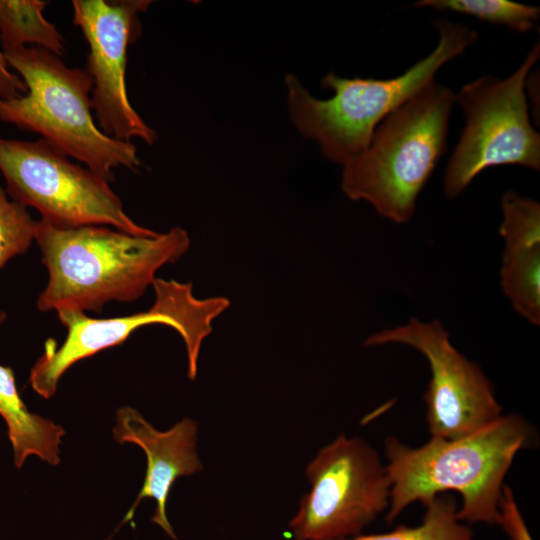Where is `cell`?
<instances>
[{
  "instance_id": "1",
  "label": "cell",
  "mask_w": 540,
  "mask_h": 540,
  "mask_svg": "<svg viewBox=\"0 0 540 540\" xmlns=\"http://www.w3.org/2000/svg\"><path fill=\"white\" fill-rule=\"evenodd\" d=\"M536 442L530 423L518 414L501 415L461 437H431L418 447L396 437L384 441L391 480L385 520L392 523L414 502L427 505L436 496H461L457 519L465 524L498 525L504 478L516 454Z\"/></svg>"
},
{
  "instance_id": "2",
  "label": "cell",
  "mask_w": 540,
  "mask_h": 540,
  "mask_svg": "<svg viewBox=\"0 0 540 540\" xmlns=\"http://www.w3.org/2000/svg\"><path fill=\"white\" fill-rule=\"evenodd\" d=\"M35 241L49 275L37 299L43 312H101L110 301H135L163 265L178 261L190 247L180 227L136 236L100 225L58 228L41 219Z\"/></svg>"
},
{
  "instance_id": "3",
  "label": "cell",
  "mask_w": 540,
  "mask_h": 540,
  "mask_svg": "<svg viewBox=\"0 0 540 540\" xmlns=\"http://www.w3.org/2000/svg\"><path fill=\"white\" fill-rule=\"evenodd\" d=\"M433 25L439 35L436 48L399 76L365 79L329 73L321 83L334 95L322 100L312 96L294 75H286L290 117L298 131L315 140L334 163L344 166L358 156L386 116L434 81L446 62L478 39L475 30L447 19H437Z\"/></svg>"
},
{
  "instance_id": "4",
  "label": "cell",
  "mask_w": 540,
  "mask_h": 540,
  "mask_svg": "<svg viewBox=\"0 0 540 540\" xmlns=\"http://www.w3.org/2000/svg\"><path fill=\"white\" fill-rule=\"evenodd\" d=\"M455 93L435 81L386 116L367 147L343 166L341 188L401 224L446 151Z\"/></svg>"
},
{
  "instance_id": "5",
  "label": "cell",
  "mask_w": 540,
  "mask_h": 540,
  "mask_svg": "<svg viewBox=\"0 0 540 540\" xmlns=\"http://www.w3.org/2000/svg\"><path fill=\"white\" fill-rule=\"evenodd\" d=\"M3 54L24 81L27 93L0 99L1 121L41 135L107 181L114 168L141 166L134 144L105 135L95 123L90 96L93 81L86 69L68 67L59 56L36 46Z\"/></svg>"
},
{
  "instance_id": "6",
  "label": "cell",
  "mask_w": 540,
  "mask_h": 540,
  "mask_svg": "<svg viewBox=\"0 0 540 540\" xmlns=\"http://www.w3.org/2000/svg\"><path fill=\"white\" fill-rule=\"evenodd\" d=\"M153 305L142 312L124 317L94 319L84 312L61 309L56 311L66 327L67 336L60 347L54 340L45 344L42 356L30 372L32 389L45 399L52 397L62 375L76 362L99 351L123 343L136 329L150 324H162L176 330L182 337L188 359V377L194 380L203 340L213 330L212 322L230 306L223 296L198 299L191 283L155 278Z\"/></svg>"
},
{
  "instance_id": "7",
  "label": "cell",
  "mask_w": 540,
  "mask_h": 540,
  "mask_svg": "<svg viewBox=\"0 0 540 540\" xmlns=\"http://www.w3.org/2000/svg\"><path fill=\"white\" fill-rule=\"evenodd\" d=\"M539 57L536 42L507 78L481 76L455 94L465 127L445 171L447 197L459 196L479 173L493 166L520 165L539 171L540 134L531 124L525 92L526 79Z\"/></svg>"
},
{
  "instance_id": "8",
  "label": "cell",
  "mask_w": 540,
  "mask_h": 540,
  "mask_svg": "<svg viewBox=\"0 0 540 540\" xmlns=\"http://www.w3.org/2000/svg\"><path fill=\"white\" fill-rule=\"evenodd\" d=\"M0 172L9 197L36 209L41 220L52 226L110 225L136 236L157 234L125 213L106 179L71 162L42 138L22 141L0 137Z\"/></svg>"
},
{
  "instance_id": "9",
  "label": "cell",
  "mask_w": 540,
  "mask_h": 540,
  "mask_svg": "<svg viewBox=\"0 0 540 540\" xmlns=\"http://www.w3.org/2000/svg\"><path fill=\"white\" fill-rule=\"evenodd\" d=\"M306 474L310 490L289 523L296 540L357 536L389 507L386 464L361 437L339 435L319 450Z\"/></svg>"
},
{
  "instance_id": "10",
  "label": "cell",
  "mask_w": 540,
  "mask_h": 540,
  "mask_svg": "<svg viewBox=\"0 0 540 540\" xmlns=\"http://www.w3.org/2000/svg\"><path fill=\"white\" fill-rule=\"evenodd\" d=\"M403 344L428 361L431 378L423 396L431 437L452 439L474 432L502 415L494 387L482 369L460 353L438 320L411 318L370 335L365 346Z\"/></svg>"
},
{
  "instance_id": "11",
  "label": "cell",
  "mask_w": 540,
  "mask_h": 540,
  "mask_svg": "<svg viewBox=\"0 0 540 540\" xmlns=\"http://www.w3.org/2000/svg\"><path fill=\"white\" fill-rule=\"evenodd\" d=\"M147 0H74L73 22L89 47L86 70L92 78L91 107L107 136L153 144L158 136L130 104L126 89L127 49L141 36L139 14Z\"/></svg>"
},
{
  "instance_id": "12",
  "label": "cell",
  "mask_w": 540,
  "mask_h": 540,
  "mask_svg": "<svg viewBox=\"0 0 540 540\" xmlns=\"http://www.w3.org/2000/svg\"><path fill=\"white\" fill-rule=\"evenodd\" d=\"M197 432L198 424L190 418H184L167 431H159L137 410L128 406L118 409L113 429L115 440L138 445L147 457L143 486L123 523L132 519L143 498H153L156 509L151 521L177 540L166 515V503L177 478L202 470L196 451Z\"/></svg>"
},
{
  "instance_id": "13",
  "label": "cell",
  "mask_w": 540,
  "mask_h": 540,
  "mask_svg": "<svg viewBox=\"0 0 540 540\" xmlns=\"http://www.w3.org/2000/svg\"><path fill=\"white\" fill-rule=\"evenodd\" d=\"M501 286L513 308L540 324V204L508 190L501 199Z\"/></svg>"
},
{
  "instance_id": "14",
  "label": "cell",
  "mask_w": 540,
  "mask_h": 540,
  "mask_svg": "<svg viewBox=\"0 0 540 540\" xmlns=\"http://www.w3.org/2000/svg\"><path fill=\"white\" fill-rule=\"evenodd\" d=\"M5 314H0V326ZM0 415L8 427L14 463L21 468L25 460L36 455L50 465L60 463V444L65 431L60 426L31 413L16 387L13 369L0 364Z\"/></svg>"
},
{
  "instance_id": "15",
  "label": "cell",
  "mask_w": 540,
  "mask_h": 540,
  "mask_svg": "<svg viewBox=\"0 0 540 540\" xmlns=\"http://www.w3.org/2000/svg\"><path fill=\"white\" fill-rule=\"evenodd\" d=\"M48 1L0 0V41L3 51L36 46L61 57L64 39L43 16Z\"/></svg>"
},
{
  "instance_id": "16",
  "label": "cell",
  "mask_w": 540,
  "mask_h": 540,
  "mask_svg": "<svg viewBox=\"0 0 540 540\" xmlns=\"http://www.w3.org/2000/svg\"><path fill=\"white\" fill-rule=\"evenodd\" d=\"M458 507L453 495L443 493L425 505V514L417 526L401 525L386 533L340 540H473L472 529L457 519Z\"/></svg>"
},
{
  "instance_id": "17",
  "label": "cell",
  "mask_w": 540,
  "mask_h": 540,
  "mask_svg": "<svg viewBox=\"0 0 540 540\" xmlns=\"http://www.w3.org/2000/svg\"><path fill=\"white\" fill-rule=\"evenodd\" d=\"M413 5L469 15L517 33L530 31L540 16L539 7L510 0H421Z\"/></svg>"
},
{
  "instance_id": "18",
  "label": "cell",
  "mask_w": 540,
  "mask_h": 540,
  "mask_svg": "<svg viewBox=\"0 0 540 540\" xmlns=\"http://www.w3.org/2000/svg\"><path fill=\"white\" fill-rule=\"evenodd\" d=\"M36 222L27 207L9 200L0 186V269L13 257L27 252L35 240Z\"/></svg>"
},
{
  "instance_id": "19",
  "label": "cell",
  "mask_w": 540,
  "mask_h": 540,
  "mask_svg": "<svg viewBox=\"0 0 540 540\" xmlns=\"http://www.w3.org/2000/svg\"><path fill=\"white\" fill-rule=\"evenodd\" d=\"M503 531L510 540H533L520 512L512 489L504 484L499 501V520Z\"/></svg>"
},
{
  "instance_id": "20",
  "label": "cell",
  "mask_w": 540,
  "mask_h": 540,
  "mask_svg": "<svg viewBox=\"0 0 540 540\" xmlns=\"http://www.w3.org/2000/svg\"><path fill=\"white\" fill-rule=\"evenodd\" d=\"M26 93L24 81L9 70L4 54L0 50V99L10 100Z\"/></svg>"
}]
</instances>
